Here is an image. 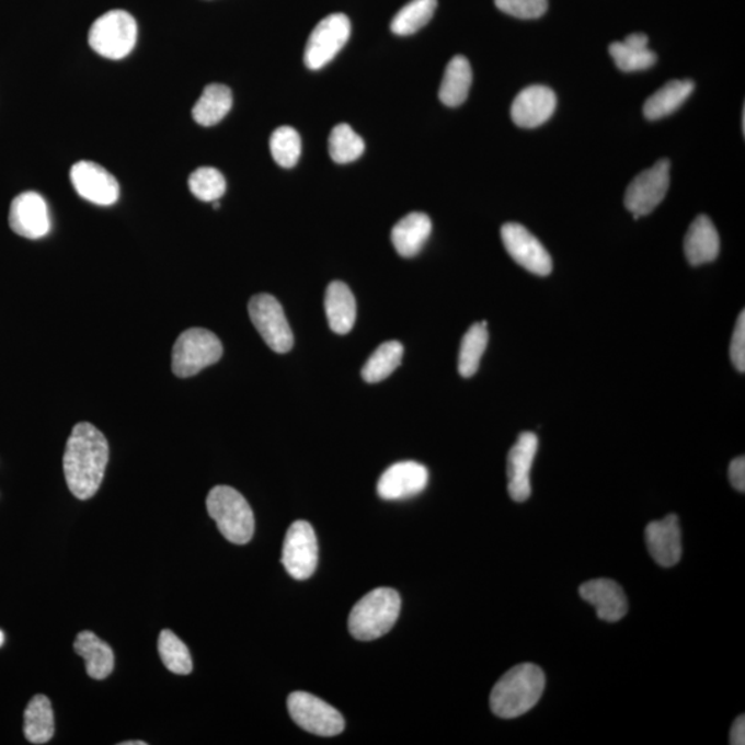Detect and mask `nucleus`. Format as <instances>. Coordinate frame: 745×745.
<instances>
[{
  "mask_svg": "<svg viewBox=\"0 0 745 745\" xmlns=\"http://www.w3.org/2000/svg\"><path fill=\"white\" fill-rule=\"evenodd\" d=\"M159 656L173 674L188 675L194 668L188 647L173 631L163 630L158 641Z\"/></svg>",
  "mask_w": 745,
  "mask_h": 745,
  "instance_id": "nucleus-33",
  "label": "nucleus"
},
{
  "mask_svg": "<svg viewBox=\"0 0 745 745\" xmlns=\"http://www.w3.org/2000/svg\"><path fill=\"white\" fill-rule=\"evenodd\" d=\"M546 675L536 664L516 665L494 685L491 708L494 715L513 720L529 712L541 699Z\"/></svg>",
  "mask_w": 745,
  "mask_h": 745,
  "instance_id": "nucleus-2",
  "label": "nucleus"
},
{
  "mask_svg": "<svg viewBox=\"0 0 745 745\" xmlns=\"http://www.w3.org/2000/svg\"><path fill=\"white\" fill-rule=\"evenodd\" d=\"M74 191L83 199L99 206H111L119 199V183L108 170L89 161L74 163L71 169Z\"/></svg>",
  "mask_w": 745,
  "mask_h": 745,
  "instance_id": "nucleus-13",
  "label": "nucleus"
},
{
  "mask_svg": "<svg viewBox=\"0 0 745 745\" xmlns=\"http://www.w3.org/2000/svg\"><path fill=\"white\" fill-rule=\"evenodd\" d=\"M694 90L695 83L691 81H671L647 99L643 114L649 121L663 119L680 108Z\"/></svg>",
  "mask_w": 745,
  "mask_h": 745,
  "instance_id": "nucleus-26",
  "label": "nucleus"
},
{
  "mask_svg": "<svg viewBox=\"0 0 745 745\" xmlns=\"http://www.w3.org/2000/svg\"><path fill=\"white\" fill-rule=\"evenodd\" d=\"M191 193L202 202H216L226 194L227 181L215 168H199L190 175Z\"/></svg>",
  "mask_w": 745,
  "mask_h": 745,
  "instance_id": "nucleus-35",
  "label": "nucleus"
},
{
  "mask_svg": "<svg viewBox=\"0 0 745 745\" xmlns=\"http://www.w3.org/2000/svg\"><path fill=\"white\" fill-rule=\"evenodd\" d=\"M147 743L140 742V740H137V742H125L122 743L121 745H146Z\"/></svg>",
  "mask_w": 745,
  "mask_h": 745,
  "instance_id": "nucleus-40",
  "label": "nucleus"
},
{
  "mask_svg": "<svg viewBox=\"0 0 745 745\" xmlns=\"http://www.w3.org/2000/svg\"><path fill=\"white\" fill-rule=\"evenodd\" d=\"M282 563L296 580L310 578L318 566V540L316 530L306 520H297L287 530Z\"/></svg>",
  "mask_w": 745,
  "mask_h": 745,
  "instance_id": "nucleus-11",
  "label": "nucleus"
},
{
  "mask_svg": "<svg viewBox=\"0 0 745 745\" xmlns=\"http://www.w3.org/2000/svg\"><path fill=\"white\" fill-rule=\"evenodd\" d=\"M74 652L87 662L90 678H108L115 667V656L108 643L101 641L95 633L83 631L73 643Z\"/></svg>",
  "mask_w": 745,
  "mask_h": 745,
  "instance_id": "nucleus-23",
  "label": "nucleus"
},
{
  "mask_svg": "<svg viewBox=\"0 0 745 745\" xmlns=\"http://www.w3.org/2000/svg\"><path fill=\"white\" fill-rule=\"evenodd\" d=\"M684 248L686 259L694 267L711 263L718 257L721 248L720 236L710 217L699 216L691 222Z\"/></svg>",
  "mask_w": 745,
  "mask_h": 745,
  "instance_id": "nucleus-20",
  "label": "nucleus"
},
{
  "mask_svg": "<svg viewBox=\"0 0 745 745\" xmlns=\"http://www.w3.org/2000/svg\"><path fill=\"white\" fill-rule=\"evenodd\" d=\"M502 239L511 257L529 273L547 276L552 271V259L534 233L516 222L505 224Z\"/></svg>",
  "mask_w": 745,
  "mask_h": 745,
  "instance_id": "nucleus-12",
  "label": "nucleus"
},
{
  "mask_svg": "<svg viewBox=\"0 0 745 745\" xmlns=\"http://www.w3.org/2000/svg\"><path fill=\"white\" fill-rule=\"evenodd\" d=\"M24 734L32 744H46L55 736V714L46 696L36 695L26 706Z\"/></svg>",
  "mask_w": 745,
  "mask_h": 745,
  "instance_id": "nucleus-28",
  "label": "nucleus"
},
{
  "mask_svg": "<svg viewBox=\"0 0 745 745\" xmlns=\"http://www.w3.org/2000/svg\"><path fill=\"white\" fill-rule=\"evenodd\" d=\"M222 356L220 339L209 330L193 328L180 334L172 355V369L180 379H188L217 364Z\"/></svg>",
  "mask_w": 745,
  "mask_h": 745,
  "instance_id": "nucleus-6",
  "label": "nucleus"
},
{
  "mask_svg": "<svg viewBox=\"0 0 745 745\" xmlns=\"http://www.w3.org/2000/svg\"><path fill=\"white\" fill-rule=\"evenodd\" d=\"M351 35L347 15L330 14L313 28L307 42L305 61L312 71L328 66L342 51Z\"/></svg>",
  "mask_w": 745,
  "mask_h": 745,
  "instance_id": "nucleus-10",
  "label": "nucleus"
},
{
  "mask_svg": "<svg viewBox=\"0 0 745 745\" xmlns=\"http://www.w3.org/2000/svg\"><path fill=\"white\" fill-rule=\"evenodd\" d=\"M427 467L416 461H401L382 472L377 483V493L385 500H404L422 493L427 488Z\"/></svg>",
  "mask_w": 745,
  "mask_h": 745,
  "instance_id": "nucleus-16",
  "label": "nucleus"
},
{
  "mask_svg": "<svg viewBox=\"0 0 745 745\" xmlns=\"http://www.w3.org/2000/svg\"><path fill=\"white\" fill-rule=\"evenodd\" d=\"M498 10L520 20L540 19L546 14L548 0H494Z\"/></svg>",
  "mask_w": 745,
  "mask_h": 745,
  "instance_id": "nucleus-36",
  "label": "nucleus"
},
{
  "mask_svg": "<svg viewBox=\"0 0 745 745\" xmlns=\"http://www.w3.org/2000/svg\"><path fill=\"white\" fill-rule=\"evenodd\" d=\"M433 231V222L424 213H410L392 228L391 241L399 255L414 257L427 243Z\"/></svg>",
  "mask_w": 745,
  "mask_h": 745,
  "instance_id": "nucleus-21",
  "label": "nucleus"
},
{
  "mask_svg": "<svg viewBox=\"0 0 745 745\" xmlns=\"http://www.w3.org/2000/svg\"><path fill=\"white\" fill-rule=\"evenodd\" d=\"M645 537L649 553L660 566L677 565L683 558V531L677 515L671 514L649 524Z\"/></svg>",
  "mask_w": 745,
  "mask_h": 745,
  "instance_id": "nucleus-18",
  "label": "nucleus"
},
{
  "mask_svg": "<svg viewBox=\"0 0 745 745\" xmlns=\"http://www.w3.org/2000/svg\"><path fill=\"white\" fill-rule=\"evenodd\" d=\"M731 744L732 745H744L745 744V717L740 715L736 721H734L731 732Z\"/></svg>",
  "mask_w": 745,
  "mask_h": 745,
  "instance_id": "nucleus-39",
  "label": "nucleus"
},
{
  "mask_svg": "<svg viewBox=\"0 0 745 745\" xmlns=\"http://www.w3.org/2000/svg\"><path fill=\"white\" fill-rule=\"evenodd\" d=\"M557 108V95L550 88L535 84L516 95L511 106V118L514 124L525 129H535L545 125Z\"/></svg>",
  "mask_w": 745,
  "mask_h": 745,
  "instance_id": "nucleus-17",
  "label": "nucleus"
},
{
  "mask_svg": "<svg viewBox=\"0 0 745 745\" xmlns=\"http://www.w3.org/2000/svg\"><path fill=\"white\" fill-rule=\"evenodd\" d=\"M647 44L645 34H631L624 41L611 44L609 53L621 71H645L657 61V56L649 49Z\"/></svg>",
  "mask_w": 745,
  "mask_h": 745,
  "instance_id": "nucleus-24",
  "label": "nucleus"
},
{
  "mask_svg": "<svg viewBox=\"0 0 745 745\" xmlns=\"http://www.w3.org/2000/svg\"><path fill=\"white\" fill-rule=\"evenodd\" d=\"M270 148L274 161L282 168L290 169L300 159L301 137L293 127L280 126L271 136Z\"/></svg>",
  "mask_w": 745,
  "mask_h": 745,
  "instance_id": "nucleus-34",
  "label": "nucleus"
},
{
  "mask_svg": "<svg viewBox=\"0 0 745 745\" xmlns=\"http://www.w3.org/2000/svg\"><path fill=\"white\" fill-rule=\"evenodd\" d=\"M668 159H660L653 168L637 175L628 185L624 204L633 218L651 215L662 204L669 188Z\"/></svg>",
  "mask_w": 745,
  "mask_h": 745,
  "instance_id": "nucleus-9",
  "label": "nucleus"
},
{
  "mask_svg": "<svg viewBox=\"0 0 745 745\" xmlns=\"http://www.w3.org/2000/svg\"><path fill=\"white\" fill-rule=\"evenodd\" d=\"M578 591L585 603L594 606L600 620L616 622L627 615L628 600L624 589L614 580H591Z\"/></svg>",
  "mask_w": 745,
  "mask_h": 745,
  "instance_id": "nucleus-19",
  "label": "nucleus"
},
{
  "mask_svg": "<svg viewBox=\"0 0 745 745\" xmlns=\"http://www.w3.org/2000/svg\"><path fill=\"white\" fill-rule=\"evenodd\" d=\"M324 311H326L330 329L337 334H347L353 330L356 321V301L349 287L343 282H332L324 296Z\"/></svg>",
  "mask_w": 745,
  "mask_h": 745,
  "instance_id": "nucleus-22",
  "label": "nucleus"
},
{
  "mask_svg": "<svg viewBox=\"0 0 745 745\" xmlns=\"http://www.w3.org/2000/svg\"><path fill=\"white\" fill-rule=\"evenodd\" d=\"M108 459L105 436L90 423L74 425L64 454V473L74 497L88 500L98 493Z\"/></svg>",
  "mask_w": 745,
  "mask_h": 745,
  "instance_id": "nucleus-1",
  "label": "nucleus"
},
{
  "mask_svg": "<svg viewBox=\"0 0 745 745\" xmlns=\"http://www.w3.org/2000/svg\"><path fill=\"white\" fill-rule=\"evenodd\" d=\"M401 596L392 588H376L351 610L348 628L358 641H375L396 626L401 614Z\"/></svg>",
  "mask_w": 745,
  "mask_h": 745,
  "instance_id": "nucleus-3",
  "label": "nucleus"
},
{
  "mask_svg": "<svg viewBox=\"0 0 745 745\" xmlns=\"http://www.w3.org/2000/svg\"><path fill=\"white\" fill-rule=\"evenodd\" d=\"M232 108V92L220 83L206 87L200 99L196 101L193 116L196 124L205 127L215 126L226 118Z\"/></svg>",
  "mask_w": 745,
  "mask_h": 745,
  "instance_id": "nucleus-27",
  "label": "nucleus"
},
{
  "mask_svg": "<svg viewBox=\"0 0 745 745\" xmlns=\"http://www.w3.org/2000/svg\"><path fill=\"white\" fill-rule=\"evenodd\" d=\"M287 710L298 726L317 736L333 737L344 731L343 715L328 702L306 691L291 694L287 699Z\"/></svg>",
  "mask_w": 745,
  "mask_h": 745,
  "instance_id": "nucleus-7",
  "label": "nucleus"
},
{
  "mask_svg": "<svg viewBox=\"0 0 745 745\" xmlns=\"http://www.w3.org/2000/svg\"><path fill=\"white\" fill-rule=\"evenodd\" d=\"M3 643H4V633L2 631H0V647L3 646Z\"/></svg>",
  "mask_w": 745,
  "mask_h": 745,
  "instance_id": "nucleus-41",
  "label": "nucleus"
},
{
  "mask_svg": "<svg viewBox=\"0 0 745 745\" xmlns=\"http://www.w3.org/2000/svg\"><path fill=\"white\" fill-rule=\"evenodd\" d=\"M539 449V438L534 433H522L511 447L507 457L508 493L516 503L530 497V471Z\"/></svg>",
  "mask_w": 745,
  "mask_h": 745,
  "instance_id": "nucleus-15",
  "label": "nucleus"
},
{
  "mask_svg": "<svg viewBox=\"0 0 745 745\" xmlns=\"http://www.w3.org/2000/svg\"><path fill=\"white\" fill-rule=\"evenodd\" d=\"M489 343L488 322L472 324L462 337L459 371L462 377L470 379L479 369L481 359Z\"/></svg>",
  "mask_w": 745,
  "mask_h": 745,
  "instance_id": "nucleus-30",
  "label": "nucleus"
},
{
  "mask_svg": "<svg viewBox=\"0 0 745 745\" xmlns=\"http://www.w3.org/2000/svg\"><path fill=\"white\" fill-rule=\"evenodd\" d=\"M438 0H412L392 19L391 31L399 36L416 34L433 19Z\"/></svg>",
  "mask_w": 745,
  "mask_h": 745,
  "instance_id": "nucleus-31",
  "label": "nucleus"
},
{
  "mask_svg": "<svg viewBox=\"0 0 745 745\" xmlns=\"http://www.w3.org/2000/svg\"><path fill=\"white\" fill-rule=\"evenodd\" d=\"M403 351V345L397 340L381 344L362 369L364 380L369 385L386 380L402 364Z\"/></svg>",
  "mask_w": 745,
  "mask_h": 745,
  "instance_id": "nucleus-29",
  "label": "nucleus"
},
{
  "mask_svg": "<svg viewBox=\"0 0 745 745\" xmlns=\"http://www.w3.org/2000/svg\"><path fill=\"white\" fill-rule=\"evenodd\" d=\"M729 479L736 491L745 492V459L744 456L737 457L729 467Z\"/></svg>",
  "mask_w": 745,
  "mask_h": 745,
  "instance_id": "nucleus-38",
  "label": "nucleus"
},
{
  "mask_svg": "<svg viewBox=\"0 0 745 745\" xmlns=\"http://www.w3.org/2000/svg\"><path fill=\"white\" fill-rule=\"evenodd\" d=\"M472 84V69L465 56L451 58L445 69L439 99L447 106H459L468 98Z\"/></svg>",
  "mask_w": 745,
  "mask_h": 745,
  "instance_id": "nucleus-25",
  "label": "nucleus"
},
{
  "mask_svg": "<svg viewBox=\"0 0 745 745\" xmlns=\"http://www.w3.org/2000/svg\"><path fill=\"white\" fill-rule=\"evenodd\" d=\"M207 513L218 530L233 545H248L254 535V514L247 498L230 486L213 488L206 500Z\"/></svg>",
  "mask_w": 745,
  "mask_h": 745,
  "instance_id": "nucleus-4",
  "label": "nucleus"
},
{
  "mask_svg": "<svg viewBox=\"0 0 745 745\" xmlns=\"http://www.w3.org/2000/svg\"><path fill=\"white\" fill-rule=\"evenodd\" d=\"M731 358L734 367L740 373L745 371V312L740 313L736 328H734L732 345H731Z\"/></svg>",
  "mask_w": 745,
  "mask_h": 745,
  "instance_id": "nucleus-37",
  "label": "nucleus"
},
{
  "mask_svg": "<svg viewBox=\"0 0 745 745\" xmlns=\"http://www.w3.org/2000/svg\"><path fill=\"white\" fill-rule=\"evenodd\" d=\"M9 224L13 232L28 239H41L50 231V215L44 196L23 193L12 202Z\"/></svg>",
  "mask_w": 745,
  "mask_h": 745,
  "instance_id": "nucleus-14",
  "label": "nucleus"
},
{
  "mask_svg": "<svg viewBox=\"0 0 745 745\" xmlns=\"http://www.w3.org/2000/svg\"><path fill=\"white\" fill-rule=\"evenodd\" d=\"M249 316L265 344L276 354H286L295 344L290 324L280 302L271 295H257L249 301Z\"/></svg>",
  "mask_w": 745,
  "mask_h": 745,
  "instance_id": "nucleus-8",
  "label": "nucleus"
},
{
  "mask_svg": "<svg viewBox=\"0 0 745 745\" xmlns=\"http://www.w3.org/2000/svg\"><path fill=\"white\" fill-rule=\"evenodd\" d=\"M329 152L335 163L345 164L364 156L365 141L349 125H337L329 137Z\"/></svg>",
  "mask_w": 745,
  "mask_h": 745,
  "instance_id": "nucleus-32",
  "label": "nucleus"
},
{
  "mask_svg": "<svg viewBox=\"0 0 745 745\" xmlns=\"http://www.w3.org/2000/svg\"><path fill=\"white\" fill-rule=\"evenodd\" d=\"M137 23L125 10H112L94 21L89 32V45L100 56L122 60L137 44Z\"/></svg>",
  "mask_w": 745,
  "mask_h": 745,
  "instance_id": "nucleus-5",
  "label": "nucleus"
}]
</instances>
